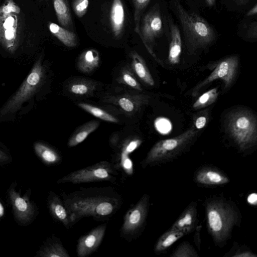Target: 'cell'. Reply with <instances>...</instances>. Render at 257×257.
<instances>
[{"instance_id":"cell-1","label":"cell","mask_w":257,"mask_h":257,"mask_svg":"<svg viewBox=\"0 0 257 257\" xmlns=\"http://www.w3.org/2000/svg\"><path fill=\"white\" fill-rule=\"evenodd\" d=\"M73 225L84 217L108 220L123 204L120 193L111 187L81 188L62 194Z\"/></svg>"},{"instance_id":"cell-2","label":"cell","mask_w":257,"mask_h":257,"mask_svg":"<svg viewBox=\"0 0 257 257\" xmlns=\"http://www.w3.org/2000/svg\"><path fill=\"white\" fill-rule=\"evenodd\" d=\"M206 213L208 229L214 242L219 244L224 243L240 221L236 206L224 199L212 198L206 202Z\"/></svg>"},{"instance_id":"cell-3","label":"cell","mask_w":257,"mask_h":257,"mask_svg":"<svg viewBox=\"0 0 257 257\" xmlns=\"http://www.w3.org/2000/svg\"><path fill=\"white\" fill-rule=\"evenodd\" d=\"M174 9L190 51L204 48L213 42L215 37L214 31L205 19L195 13H189L177 1L174 2Z\"/></svg>"},{"instance_id":"cell-4","label":"cell","mask_w":257,"mask_h":257,"mask_svg":"<svg viewBox=\"0 0 257 257\" xmlns=\"http://www.w3.org/2000/svg\"><path fill=\"white\" fill-rule=\"evenodd\" d=\"M226 131L241 151L254 146L257 142V124L255 115L246 108L230 111L225 121Z\"/></svg>"},{"instance_id":"cell-5","label":"cell","mask_w":257,"mask_h":257,"mask_svg":"<svg viewBox=\"0 0 257 257\" xmlns=\"http://www.w3.org/2000/svg\"><path fill=\"white\" fill-rule=\"evenodd\" d=\"M198 130L193 125L179 135L156 143L141 165L143 168L169 161L180 155L196 139Z\"/></svg>"},{"instance_id":"cell-6","label":"cell","mask_w":257,"mask_h":257,"mask_svg":"<svg viewBox=\"0 0 257 257\" xmlns=\"http://www.w3.org/2000/svg\"><path fill=\"white\" fill-rule=\"evenodd\" d=\"M21 10L14 0H5L0 6V44L14 53L19 45L22 32Z\"/></svg>"},{"instance_id":"cell-7","label":"cell","mask_w":257,"mask_h":257,"mask_svg":"<svg viewBox=\"0 0 257 257\" xmlns=\"http://www.w3.org/2000/svg\"><path fill=\"white\" fill-rule=\"evenodd\" d=\"M118 175L115 165L104 161L71 172L58 179L57 183L76 184L103 181L114 182Z\"/></svg>"},{"instance_id":"cell-8","label":"cell","mask_w":257,"mask_h":257,"mask_svg":"<svg viewBox=\"0 0 257 257\" xmlns=\"http://www.w3.org/2000/svg\"><path fill=\"white\" fill-rule=\"evenodd\" d=\"M149 196L144 194L126 212L120 229V236L132 241L139 236L145 225L149 207Z\"/></svg>"},{"instance_id":"cell-9","label":"cell","mask_w":257,"mask_h":257,"mask_svg":"<svg viewBox=\"0 0 257 257\" xmlns=\"http://www.w3.org/2000/svg\"><path fill=\"white\" fill-rule=\"evenodd\" d=\"M43 76L41 59L36 62L33 68L16 93L2 109L1 113L6 114L16 111L36 91Z\"/></svg>"},{"instance_id":"cell-10","label":"cell","mask_w":257,"mask_h":257,"mask_svg":"<svg viewBox=\"0 0 257 257\" xmlns=\"http://www.w3.org/2000/svg\"><path fill=\"white\" fill-rule=\"evenodd\" d=\"M163 23L158 5L154 6L143 17L140 22L138 35L149 53L160 62L154 52L156 40L162 34Z\"/></svg>"},{"instance_id":"cell-11","label":"cell","mask_w":257,"mask_h":257,"mask_svg":"<svg viewBox=\"0 0 257 257\" xmlns=\"http://www.w3.org/2000/svg\"><path fill=\"white\" fill-rule=\"evenodd\" d=\"M238 64L239 58L236 55L228 56L219 60L215 64L210 75L193 89L192 95L196 96L202 88L218 79L223 82L224 89L228 88L235 79Z\"/></svg>"},{"instance_id":"cell-12","label":"cell","mask_w":257,"mask_h":257,"mask_svg":"<svg viewBox=\"0 0 257 257\" xmlns=\"http://www.w3.org/2000/svg\"><path fill=\"white\" fill-rule=\"evenodd\" d=\"M106 226L107 223L101 224L78 239L76 249L78 256H88L97 249L104 237Z\"/></svg>"},{"instance_id":"cell-13","label":"cell","mask_w":257,"mask_h":257,"mask_svg":"<svg viewBox=\"0 0 257 257\" xmlns=\"http://www.w3.org/2000/svg\"><path fill=\"white\" fill-rule=\"evenodd\" d=\"M10 197L17 219L23 223L29 221L34 211L32 204L13 189L10 191Z\"/></svg>"},{"instance_id":"cell-14","label":"cell","mask_w":257,"mask_h":257,"mask_svg":"<svg viewBox=\"0 0 257 257\" xmlns=\"http://www.w3.org/2000/svg\"><path fill=\"white\" fill-rule=\"evenodd\" d=\"M195 181L204 185H221L228 183L229 179L220 170L209 167L199 170L195 176Z\"/></svg>"},{"instance_id":"cell-15","label":"cell","mask_w":257,"mask_h":257,"mask_svg":"<svg viewBox=\"0 0 257 257\" xmlns=\"http://www.w3.org/2000/svg\"><path fill=\"white\" fill-rule=\"evenodd\" d=\"M48 205L51 214L56 220L61 223L66 228L73 225L69 212L62 200L54 192L50 193Z\"/></svg>"},{"instance_id":"cell-16","label":"cell","mask_w":257,"mask_h":257,"mask_svg":"<svg viewBox=\"0 0 257 257\" xmlns=\"http://www.w3.org/2000/svg\"><path fill=\"white\" fill-rule=\"evenodd\" d=\"M197 204L191 203L172 226V229L181 231L185 234L194 228L197 222Z\"/></svg>"},{"instance_id":"cell-17","label":"cell","mask_w":257,"mask_h":257,"mask_svg":"<svg viewBox=\"0 0 257 257\" xmlns=\"http://www.w3.org/2000/svg\"><path fill=\"white\" fill-rule=\"evenodd\" d=\"M125 13L121 0H113L110 11V22L112 33L119 38L123 31Z\"/></svg>"},{"instance_id":"cell-18","label":"cell","mask_w":257,"mask_h":257,"mask_svg":"<svg viewBox=\"0 0 257 257\" xmlns=\"http://www.w3.org/2000/svg\"><path fill=\"white\" fill-rule=\"evenodd\" d=\"M99 62L98 52L94 49H88L84 51L79 56L77 67L81 72L89 73L98 67Z\"/></svg>"},{"instance_id":"cell-19","label":"cell","mask_w":257,"mask_h":257,"mask_svg":"<svg viewBox=\"0 0 257 257\" xmlns=\"http://www.w3.org/2000/svg\"><path fill=\"white\" fill-rule=\"evenodd\" d=\"M171 42L169 47L168 60L170 64L179 63L182 52V40L178 27L173 23H170Z\"/></svg>"},{"instance_id":"cell-20","label":"cell","mask_w":257,"mask_h":257,"mask_svg":"<svg viewBox=\"0 0 257 257\" xmlns=\"http://www.w3.org/2000/svg\"><path fill=\"white\" fill-rule=\"evenodd\" d=\"M52 1L59 23L63 28L73 31V22L68 0Z\"/></svg>"},{"instance_id":"cell-21","label":"cell","mask_w":257,"mask_h":257,"mask_svg":"<svg viewBox=\"0 0 257 257\" xmlns=\"http://www.w3.org/2000/svg\"><path fill=\"white\" fill-rule=\"evenodd\" d=\"M132 65L137 76L145 84L154 86L155 81L143 58L136 51L131 53Z\"/></svg>"},{"instance_id":"cell-22","label":"cell","mask_w":257,"mask_h":257,"mask_svg":"<svg viewBox=\"0 0 257 257\" xmlns=\"http://www.w3.org/2000/svg\"><path fill=\"white\" fill-rule=\"evenodd\" d=\"M48 29L52 34L65 46L74 47L77 46V36L73 32L53 22H49Z\"/></svg>"},{"instance_id":"cell-23","label":"cell","mask_w":257,"mask_h":257,"mask_svg":"<svg viewBox=\"0 0 257 257\" xmlns=\"http://www.w3.org/2000/svg\"><path fill=\"white\" fill-rule=\"evenodd\" d=\"M99 124V121L95 120L85 123L70 137L68 142V147H75L83 142L91 133L98 127Z\"/></svg>"},{"instance_id":"cell-24","label":"cell","mask_w":257,"mask_h":257,"mask_svg":"<svg viewBox=\"0 0 257 257\" xmlns=\"http://www.w3.org/2000/svg\"><path fill=\"white\" fill-rule=\"evenodd\" d=\"M34 149L37 155L47 165H56L61 160L60 156L55 150L44 144L36 143Z\"/></svg>"},{"instance_id":"cell-25","label":"cell","mask_w":257,"mask_h":257,"mask_svg":"<svg viewBox=\"0 0 257 257\" xmlns=\"http://www.w3.org/2000/svg\"><path fill=\"white\" fill-rule=\"evenodd\" d=\"M184 235L181 231L170 228L159 237L155 246V251L158 253L166 250Z\"/></svg>"},{"instance_id":"cell-26","label":"cell","mask_w":257,"mask_h":257,"mask_svg":"<svg viewBox=\"0 0 257 257\" xmlns=\"http://www.w3.org/2000/svg\"><path fill=\"white\" fill-rule=\"evenodd\" d=\"M43 257H69L68 251L58 239L46 245L39 253Z\"/></svg>"},{"instance_id":"cell-27","label":"cell","mask_w":257,"mask_h":257,"mask_svg":"<svg viewBox=\"0 0 257 257\" xmlns=\"http://www.w3.org/2000/svg\"><path fill=\"white\" fill-rule=\"evenodd\" d=\"M219 95L218 88H213L200 95L193 104V108L198 110L207 107L216 101Z\"/></svg>"},{"instance_id":"cell-28","label":"cell","mask_w":257,"mask_h":257,"mask_svg":"<svg viewBox=\"0 0 257 257\" xmlns=\"http://www.w3.org/2000/svg\"><path fill=\"white\" fill-rule=\"evenodd\" d=\"M78 106L90 114L103 120L114 123L118 121V119L111 114L91 104L81 102L78 103Z\"/></svg>"},{"instance_id":"cell-29","label":"cell","mask_w":257,"mask_h":257,"mask_svg":"<svg viewBox=\"0 0 257 257\" xmlns=\"http://www.w3.org/2000/svg\"><path fill=\"white\" fill-rule=\"evenodd\" d=\"M135 8V31L138 34L142 14L150 0H133Z\"/></svg>"},{"instance_id":"cell-30","label":"cell","mask_w":257,"mask_h":257,"mask_svg":"<svg viewBox=\"0 0 257 257\" xmlns=\"http://www.w3.org/2000/svg\"><path fill=\"white\" fill-rule=\"evenodd\" d=\"M172 257H196L198 255L194 247L188 242H183L171 255Z\"/></svg>"},{"instance_id":"cell-31","label":"cell","mask_w":257,"mask_h":257,"mask_svg":"<svg viewBox=\"0 0 257 257\" xmlns=\"http://www.w3.org/2000/svg\"><path fill=\"white\" fill-rule=\"evenodd\" d=\"M142 143V141L140 139H134L125 142L121 147L118 161L120 158L128 157L131 153L140 147Z\"/></svg>"},{"instance_id":"cell-32","label":"cell","mask_w":257,"mask_h":257,"mask_svg":"<svg viewBox=\"0 0 257 257\" xmlns=\"http://www.w3.org/2000/svg\"><path fill=\"white\" fill-rule=\"evenodd\" d=\"M119 82L130 87L138 90H142L140 84L134 77V75L127 69L123 70L119 78Z\"/></svg>"},{"instance_id":"cell-33","label":"cell","mask_w":257,"mask_h":257,"mask_svg":"<svg viewBox=\"0 0 257 257\" xmlns=\"http://www.w3.org/2000/svg\"><path fill=\"white\" fill-rule=\"evenodd\" d=\"M134 99L127 96H122L119 98L117 101V104L124 111L127 112H133L138 105H141L145 102H138Z\"/></svg>"},{"instance_id":"cell-34","label":"cell","mask_w":257,"mask_h":257,"mask_svg":"<svg viewBox=\"0 0 257 257\" xmlns=\"http://www.w3.org/2000/svg\"><path fill=\"white\" fill-rule=\"evenodd\" d=\"M88 5L89 0H73L72 9L75 15L81 18L86 13Z\"/></svg>"},{"instance_id":"cell-35","label":"cell","mask_w":257,"mask_h":257,"mask_svg":"<svg viewBox=\"0 0 257 257\" xmlns=\"http://www.w3.org/2000/svg\"><path fill=\"white\" fill-rule=\"evenodd\" d=\"M90 90V86L85 83L77 82L72 84L69 87V91L76 95H84Z\"/></svg>"},{"instance_id":"cell-36","label":"cell","mask_w":257,"mask_h":257,"mask_svg":"<svg viewBox=\"0 0 257 257\" xmlns=\"http://www.w3.org/2000/svg\"><path fill=\"white\" fill-rule=\"evenodd\" d=\"M208 120L207 113H201L195 118L193 125L198 130L202 129L206 126Z\"/></svg>"},{"instance_id":"cell-37","label":"cell","mask_w":257,"mask_h":257,"mask_svg":"<svg viewBox=\"0 0 257 257\" xmlns=\"http://www.w3.org/2000/svg\"><path fill=\"white\" fill-rule=\"evenodd\" d=\"M234 257H255L256 255L248 250L239 249L232 255Z\"/></svg>"},{"instance_id":"cell-38","label":"cell","mask_w":257,"mask_h":257,"mask_svg":"<svg viewBox=\"0 0 257 257\" xmlns=\"http://www.w3.org/2000/svg\"><path fill=\"white\" fill-rule=\"evenodd\" d=\"M257 200L256 194L255 193L250 194L247 198V201L250 204H256Z\"/></svg>"},{"instance_id":"cell-39","label":"cell","mask_w":257,"mask_h":257,"mask_svg":"<svg viewBox=\"0 0 257 257\" xmlns=\"http://www.w3.org/2000/svg\"><path fill=\"white\" fill-rule=\"evenodd\" d=\"M257 13V5L255 4L246 14L247 16H251L256 15Z\"/></svg>"},{"instance_id":"cell-40","label":"cell","mask_w":257,"mask_h":257,"mask_svg":"<svg viewBox=\"0 0 257 257\" xmlns=\"http://www.w3.org/2000/svg\"><path fill=\"white\" fill-rule=\"evenodd\" d=\"M9 157L4 152L0 150V161H5L8 160Z\"/></svg>"},{"instance_id":"cell-41","label":"cell","mask_w":257,"mask_h":257,"mask_svg":"<svg viewBox=\"0 0 257 257\" xmlns=\"http://www.w3.org/2000/svg\"><path fill=\"white\" fill-rule=\"evenodd\" d=\"M215 0H206L207 4L209 6H213L215 3Z\"/></svg>"},{"instance_id":"cell-42","label":"cell","mask_w":257,"mask_h":257,"mask_svg":"<svg viewBox=\"0 0 257 257\" xmlns=\"http://www.w3.org/2000/svg\"><path fill=\"white\" fill-rule=\"evenodd\" d=\"M239 1L242 2L243 3H244L246 0H239Z\"/></svg>"}]
</instances>
